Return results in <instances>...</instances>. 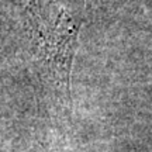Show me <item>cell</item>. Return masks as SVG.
<instances>
[{
    "instance_id": "1",
    "label": "cell",
    "mask_w": 152,
    "mask_h": 152,
    "mask_svg": "<svg viewBox=\"0 0 152 152\" xmlns=\"http://www.w3.org/2000/svg\"><path fill=\"white\" fill-rule=\"evenodd\" d=\"M87 0H28V18L41 59L71 97V75Z\"/></svg>"
}]
</instances>
